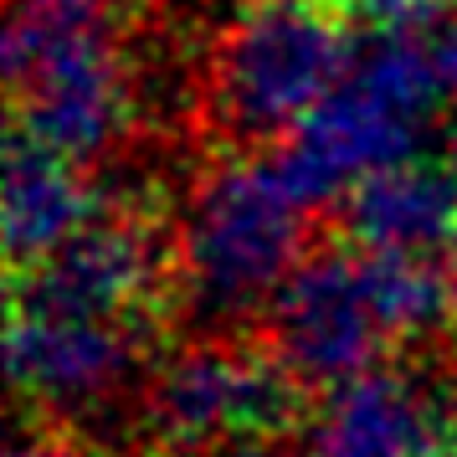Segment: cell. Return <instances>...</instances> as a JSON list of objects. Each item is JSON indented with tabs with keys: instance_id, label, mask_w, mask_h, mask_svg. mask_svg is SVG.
<instances>
[{
	"instance_id": "1",
	"label": "cell",
	"mask_w": 457,
	"mask_h": 457,
	"mask_svg": "<svg viewBox=\"0 0 457 457\" xmlns=\"http://www.w3.org/2000/svg\"><path fill=\"white\" fill-rule=\"evenodd\" d=\"M5 87L16 134L72 165L104 160L134 113L113 0H11Z\"/></svg>"
},
{
	"instance_id": "2",
	"label": "cell",
	"mask_w": 457,
	"mask_h": 457,
	"mask_svg": "<svg viewBox=\"0 0 457 457\" xmlns=\"http://www.w3.org/2000/svg\"><path fill=\"white\" fill-rule=\"evenodd\" d=\"M309 211L278 160H227L206 170L180 227L190 309L211 324L272 309L283 283L303 268Z\"/></svg>"
},
{
	"instance_id": "3",
	"label": "cell",
	"mask_w": 457,
	"mask_h": 457,
	"mask_svg": "<svg viewBox=\"0 0 457 457\" xmlns=\"http://www.w3.org/2000/svg\"><path fill=\"white\" fill-rule=\"evenodd\" d=\"M350 67V16L334 0H242L216 42L211 104L231 139L298 134Z\"/></svg>"
},
{
	"instance_id": "4",
	"label": "cell",
	"mask_w": 457,
	"mask_h": 457,
	"mask_svg": "<svg viewBox=\"0 0 457 457\" xmlns=\"http://www.w3.org/2000/svg\"><path fill=\"white\" fill-rule=\"evenodd\" d=\"M436 104L442 83L432 52L421 42H375V52L354 57L334 98L298 134H288L272 160L309 206H324L329 195H350L380 170L416 160Z\"/></svg>"
},
{
	"instance_id": "5",
	"label": "cell",
	"mask_w": 457,
	"mask_h": 457,
	"mask_svg": "<svg viewBox=\"0 0 457 457\" xmlns=\"http://www.w3.org/2000/svg\"><path fill=\"white\" fill-rule=\"evenodd\" d=\"M303 411V380L268 350L237 339H195L149 380V427L170 447L272 442Z\"/></svg>"
},
{
	"instance_id": "6",
	"label": "cell",
	"mask_w": 457,
	"mask_h": 457,
	"mask_svg": "<svg viewBox=\"0 0 457 457\" xmlns=\"http://www.w3.org/2000/svg\"><path fill=\"white\" fill-rule=\"evenodd\" d=\"M272 354L303 386H345L380 370L395 350L391 324L370 283V257L360 252H313L268 309Z\"/></svg>"
},
{
	"instance_id": "7",
	"label": "cell",
	"mask_w": 457,
	"mask_h": 457,
	"mask_svg": "<svg viewBox=\"0 0 457 457\" xmlns=\"http://www.w3.org/2000/svg\"><path fill=\"white\" fill-rule=\"evenodd\" d=\"M149 324L87 319V313L11 309L5 360L26 401L57 416H87L113 406L145 370Z\"/></svg>"
},
{
	"instance_id": "8",
	"label": "cell",
	"mask_w": 457,
	"mask_h": 457,
	"mask_svg": "<svg viewBox=\"0 0 457 457\" xmlns=\"http://www.w3.org/2000/svg\"><path fill=\"white\" fill-rule=\"evenodd\" d=\"M170 252L149 216H98L42 268L16 272V309L149 324L165 303Z\"/></svg>"
},
{
	"instance_id": "9",
	"label": "cell",
	"mask_w": 457,
	"mask_h": 457,
	"mask_svg": "<svg viewBox=\"0 0 457 457\" xmlns=\"http://www.w3.org/2000/svg\"><path fill=\"white\" fill-rule=\"evenodd\" d=\"M453 421H442L421 380L365 370L334 386L309 421V457H447Z\"/></svg>"
},
{
	"instance_id": "10",
	"label": "cell",
	"mask_w": 457,
	"mask_h": 457,
	"mask_svg": "<svg viewBox=\"0 0 457 457\" xmlns=\"http://www.w3.org/2000/svg\"><path fill=\"white\" fill-rule=\"evenodd\" d=\"M104 216L98 190L83 180V170L31 145L26 134H11L5 149V257L11 272L42 268L46 257H57L67 242H78L93 221Z\"/></svg>"
},
{
	"instance_id": "11",
	"label": "cell",
	"mask_w": 457,
	"mask_h": 457,
	"mask_svg": "<svg viewBox=\"0 0 457 457\" xmlns=\"http://www.w3.org/2000/svg\"><path fill=\"white\" fill-rule=\"evenodd\" d=\"M345 227L370 252H406L421 257L457 237V165L416 154L360 180L345 195Z\"/></svg>"
},
{
	"instance_id": "12",
	"label": "cell",
	"mask_w": 457,
	"mask_h": 457,
	"mask_svg": "<svg viewBox=\"0 0 457 457\" xmlns=\"http://www.w3.org/2000/svg\"><path fill=\"white\" fill-rule=\"evenodd\" d=\"M350 21L370 26L375 42H421L432 37L453 0H334Z\"/></svg>"
},
{
	"instance_id": "13",
	"label": "cell",
	"mask_w": 457,
	"mask_h": 457,
	"mask_svg": "<svg viewBox=\"0 0 457 457\" xmlns=\"http://www.w3.org/2000/svg\"><path fill=\"white\" fill-rule=\"evenodd\" d=\"M427 52H432L442 98H453V104H457V5L442 16V26H436L432 37H427Z\"/></svg>"
},
{
	"instance_id": "14",
	"label": "cell",
	"mask_w": 457,
	"mask_h": 457,
	"mask_svg": "<svg viewBox=\"0 0 457 457\" xmlns=\"http://www.w3.org/2000/svg\"><path fill=\"white\" fill-rule=\"evenodd\" d=\"M11 457H78L72 447H62L57 436H31V442H16Z\"/></svg>"
},
{
	"instance_id": "15",
	"label": "cell",
	"mask_w": 457,
	"mask_h": 457,
	"mask_svg": "<svg viewBox=\"0 0 457 457\" xmlns=\"http://www.w3.org/2000/svg\"><path fill=\"white\" fill-rule=\"evenodd\" d=\"M201 457H288V453H278L272 442H237V447H216V453H201Z\"/></svg>"
},
{
	"instance_id": "16",
	"label": "cell",
	"mask_w": 457,
	"mask_h": 457,
	"mask_svg": "<svg viewBox=\"0 0 457 457\" xmlns=\"http://www.w3.org/2000/svg\"><path fill=\"white\" fill-rule=\"evenodd\" d=\"M442 252H447V268H442V272H447V283H453V298H457V237H453V242H447Z\"/></svg>"
},
{
	"instance_id": "17",
	"label": "cell",
	"mask_w": 457,
	"mask_h": 457,
	"mask_svg": "<svg viewBox=\"0 0 457 457\" xmlns=\"http://www.w3.org/2000/svg\"><path fill=\"white\" fill-rule=\"evenodd\" d=\"M453 432H457V391H453Z\"/></svg>"
}]
</instances>
